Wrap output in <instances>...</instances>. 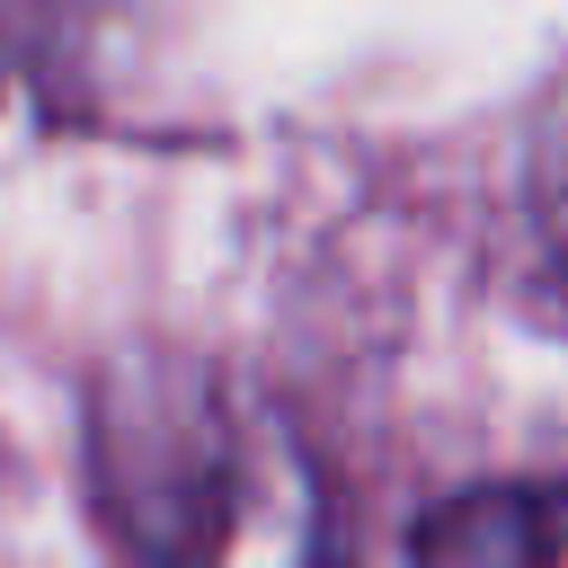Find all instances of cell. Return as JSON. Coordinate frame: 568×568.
<instances>
[{"mask_svg":"<svg viewBox=\"0 0 568 568\" xmlns=\"http://www.w3.org/2000/svg\"><path fill=\"white\" fill-rule=\"evenodd\" d=\"M89 488L142 568H328V488L231 364L133 346L89 390Z\"/></svg>","mask_w":568,"mask_h":568,"instance_id":"6da1fadb","label":"cell"},{"mask_svg":"<svg viewBox=\"0 0 568 568\" xmlns=\"http://www.w3.org/2000/svg\"><path fill=\"white\" fill-rule=\"evenodd\" d=\"M408 568H568V479H515L435 506L408 541Z\"/></svg>","mask_w":568,"mask_h":568,"instance_id":"7a4b0ae2","label":"cell"},{"mask_svg":"<svg viewBox=\"0 0 568 568\" xmlns=\"http://www.w3.org/2000/svg\"><path fill=\"white\" fill-rule=\"evenodd\" d=\"M80 27H89V0H0V98L44 89Z\"/></svg>","mask_w":568,"mask_h":568,"instance_id":"3957f363","label":"cell"},{"mask_svg":"<svg viewBox=\"0 0 568 568\" xmlns=\"http://www.w3.org/2000/svg\"><path fill=\"white\" fill-rule=\"evenodd\" d=\"M541 213H550V240H559V266H568V142H559V160L541 169Z\"/></svg>","mask_w":568,"mask_h":568,"instance_id":"277c9868","label":"cell"}]
</instances>
